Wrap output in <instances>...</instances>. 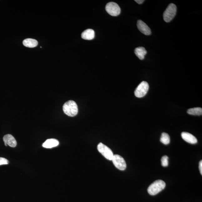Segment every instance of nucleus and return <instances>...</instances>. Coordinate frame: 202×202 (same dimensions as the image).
<instances>
[{
	"label": "nucleus",
	"instance_id": "obj_5",
	"mask_svg": "<svg viewBox=\"0 0 202 202\" xmlns=\"http://www.w3.org/2000/svg\"><path fill=\"white\" fill-rule=\"evenodd\" d=\"M98 149L106 159L109 160H112L114 156V154L112 150L107 146L100 143L98 145Z\"/></svg>",
	"mask_w": 202,
	"mask_h": 202
},
{
	"label": "nucleus",
	"instance_id": "obj_20",
	"mask_svg": "<svg viewBox=\"0 0 202 202\" xmlns=\"http://www.w3.org/2000/svg\"><path fill=\"white\" fill-rule=\"evenodd\" d=\"M135 2H136L137 3L139 4H141L144 1V0H135Z\"/></svg>",
	"mask_w": 202,
	"mask_h": 202
},
{
	"label": "nucleus",
	"instance_id": "obj_1",
	"mask_svg": "<svg viewBox=\"0 0 202 202\" xmlns=\"http://www.w3.org/2000/svg\"><path fill=\"white\" fill-rule=\"evenodd\" d=\"M63 109L64 113L69 117L75 116L78 112L77 105L73 100H69L65 103Z\"/></svg>",
	"mask_w": 202,
	"mask_h": 202
},
{
	"label": "nucleus",
	"instance_id": "obj_16",
	"mask_svg": "<svg viewBox=\"0 0 202 202\" xmlns=\"http://www.w3.org/2000/svg\"><path fill=\"white\" fill-rule=\"evenodd\" d=\"M160 142L164 144L167 145L170 143V139L169 135L166 133H162L160 138Z\"/></svg>",
	"mask_w": 202,
	"mask_h": 202
},
{
	"label": "nucleus",
	"instance_id": "obj_14",
	"mask_svg": "<svg viewBox=\"0 0 202 202\" xmlns=\"http://www.w3.org/2000/svg\"><path fill=\"white\" fill-rule=\"evenodd\" d=\"M23 44L26 47L34 48L38 45V42L36 40L32 39H27L23 41Z\"/></svg>",
	"mask_w": 202,
	"mask_h": 202
},
{
	"label": "nucleus",
	"instance_id": "obj_4",
	"mask_svg": "<svg viewBox=\"0 0 202 202\" xmlns=\"http://www.w3.org/2000/svg\"><path fill=\"white\" fill-rule=\"evenodd\" d=\"M149 89V85L147 82L143 81L137 87L134 91L135 96L137 98H142L147 93Z\"/></svg>",
	"mask_w": 202,
	"mask_h": 202
},
{
	"label": "nucleus",
	"instance_id": "obj_8",
	"mask_svg": "<svg viewBox=\"0 0 202 202\" xmlns=\"http://www.w3.org/2000/svg\"><path fill=\"white\" fill-rule=\"evenodd\" d=\"M137 27L140 32L144 35H149L151 34V32L150 28L142 21L139 20L138 21Z\"/></svg>",
	"mask_w": 202,
	"mask_h": 202
},
{
	"label": "nucleus",
	"instance_id": "obj_15",
	"mask_svg": "<svg viewBox=\"0 0 202 202\" xmlns=\"http://www.w3.org/2000/svg\"><path fill=\"white\" fill-rule=\"evenodd\" d=\"M187 113L193 115H201L202 114V109L198 107L190 109L187 110Z\"/></svg>",
	"mask_w": 202,
	"mask_h": 202
},
{
	"label": "nucleus",
	"instance_id": "obj_9",
	"mask_svg": "<svg viewBox=\"0 0 202 202\" xmlns=\"http://www.w3.org/2000/svg\"><path fill=\"white\" fill-rule=\"evenodd\" d=\"M3 140L6 146L8 145L11 147L14 148L17 146V143L16 139L11 134L5 135L3 138Z\"/></svg>",
	"mask_w": 202,
	"mask_h": 202
},
{
	"label": "nucleus",
	"instance_id": "obj_17",
	"mask_svg": "<svg viewBox=\"0 0 202 202\" xmlns=\"http://www.w3.org/2000/svg\"><path fill=\"white\" fill-rule=\"evenodd\" d=\"M169 157L166 155L164 156L161 159V165L164 167H166L168 166Z\"/></svg>",
	"mask_w": 202,
	"mask_h": 202
},
{
	"label": "nucleus",
	"instance_id": "obj_18",
	"mask_svg": "<svg viewBox=\"0 0 202 202\" xmlns=\"http://www.w3.org/2000/svg\"><path fill=\"white\" fill-rule=\"evenodd\" d=\"M9 161L8 160L5 158L0 157V165H7L8 164Z\"/></svg>",
	"mask_w": 202,
	"mask_h": 202
},
{
	"label": "nucleus",
	"instance_id": "obj_13",
	"mask_svg": "<svg viewBox=\"0 0 202 202\" xmlns=\"http://www.w3.org/2000/svg\"><path fill=\"white\" fill-rule=\"evenodd\" d=\"M146 50L144 48L139 47L135 49L134 53L136 56L141 60L144 59V56L147 54Z\"/></svg>",
	"mask_w": 202,
	"mask_h": 202
},
{
	"label": "nucleus",
	"instance_id": "obj_6",
	"mask_svg": "<svg viewBox=\"0 0 202 202\" xmlns=\"http://www.w3.org/2000/svg\"><path fill=\"white\" fill-rule=\"evenodd\" d=\"M105 8L106 12L112 16H118L121 13L120 8L114 2H110L107 4Z\"/></svg>",
	"mask_w": 202,
	"mask_h": 202
},
{
	"label": "nucleus",
	"instance_id": "obj_10",
	"mask_svg": "<svg viewBox=\"0 0 202 202\" xmlns=\"http://www.w3.org/2000/svg\"><path fill=\"white\" fill-rule=\"evenodd\" d=\"M182 138L186 142L189 144H197L198 142L197 139L193 135L190 133L184 132L181 134Z\"/></svg>",
	"mask_w": 202,
	"mask_h": 202
},
{
	"label": "nucleus",
	"instance_id": "obj_2",
	"mask_svg": "<svg viewBox=\"0 0 202 202\" xmlns=\"http://www.w3.org/2000/svg\"><path fill=\"white\" fill-rule=\"evenodd\" d=\"M165 186V183L163 180H158L150 185L148 188V192L150 195H155L163 190Z\"/></svg>",
	"mask_w": 202,
	"mask_h": 202
},
{
	"label": "nucleus",
	"instance_id": "obj_3",
	"mask_svg": "<svg viewBox=\"0 0 202 202\" xmlns=\"http://www.w3.org/2000/svg\"><path fill=\"white\" fill-rule=\"evenodd\" d=\"M176 5L173 3L170 4L164 13L163 18L165 22L168 23L172 20L176 16Z\"/></svg>",
	"mask_w": 202,
	"mask_h": 202
},
{
	"label": "nucleus",
	"instance_id": "obj_7",
	"mask_svg": "<svg viewBox=\"0 0 202 202\" xmlns=\"http://www.w3.org/2000/svg\"><path fill=\"white\" fill-rule=\"evenodd\" d=\"M112 161L115 167L119 170H124L126 169V163L124 159L120 155H114Z\"/></svg>",
	"mask_w": 202,
	"mask_h": 202
},
{
	"label": "nucleus",
	"instance_id": "obj_19",
	"mask_svg": "<svg viewBox=\"0 0 202 202\" xmlns=\"http://www.w3.org/2000/svg\"><path fill=\"white\" fill-rule=\"evenodd\" d=\"M199 169L201 174L202 175V161L201 160L199 163Z\"/></svg>",
	"mask_w": 202,
	"mask_h": 202
},
{
	"label": "nucleus",
	"instance_id": "obj_11",
	"mask_svg": "<svg viewBox=\"0 0 202 202\" xmlns=\"http://www.w3.org/2000/svg\"><path fill=\"white\" fill-rule=\"evenodd\" d=\"M59 142L58 140L54 139H48L43 144V148H52L58 145Z\"/></svg>",
	"mask_w": 202,
	"mask_h": 202
},
{
	"label": "nucleus",
	"instance_id": "obj_12",
	"mask_svg": "<svg viewBox=\"0 0 202 202\" xmlns=\"http://www.w3.org/2000/svg\"><path fill=\"white\" fill-rule=\"evenodd\" d=\"M95 32L94 30L88 29L85 30L81 34V37L83 39L91 40L94 38Z\"/></svg>",
	"mask_w": 202,
	"mask_h": 202
}]
</instances>
